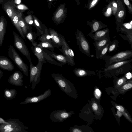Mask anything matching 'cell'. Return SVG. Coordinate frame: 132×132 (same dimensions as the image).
Wrapping results in <instances>:
<instances>
[{"instance_id": "1", "label": "cell", "mask_w": 132, "mask_h": 132, "mask_svg": "<svg viewBox=\"0 0 132 132\" xmlns=\"http://www.w3.org/2000/svg\"><path fill=\"white\" fill-rule=\"evenodd\" d=\"M51 76L62 91L70 97H75V89L69 80L58 73L52 74Z\"/></svg>"}, {"instance_id": "2", "label": "cell", "mask_w": 132, "mask_h": 132, "mask_svg": "<svg viewBox=\"0 0 132 132\" xmlns=\"http://www.w3.org/2000/svg\"><path fill=\"white\" fill-rule=\"evenodd\" d=\"M132 59L119 62L109 65L104 69L105 71L108 72L120 73L127 72L132 68Z\"/></svg>"}, {"instance_id": "3", "label": "cell", "mask_w": 132, "mask_h": 132, "mask_svg": "<svg viewBox=\"0 0 132 132\" xmlns=\"http://www.w3.org/2000/svg\"><path fill=\"white\" fill-rule=\"evenodd\" d=\"M8 54L9 57L20 70L23 72L24 75L28 76L29 69L28 66L24 62L14 47L12 45H10L9 47Z\"/></svg>"}, {"instance_id": "4", "label": "cell", "mask_w": 132, "mask_h": 132, "mask_svg": "<svg viewBox=\"0 0 132 132\" xmlns=\"http://www.w3.org/2000/svg\"><path fill=\"white\" fill-rule=\"evenodd\" d=\"M43 63L38 61L36 66L32 63L30 64L29 86L32 83L31 89L34 90L36 85L40 81L41 73Z\"/></svg>"}, {"instance_id": "5", "label": "cell", "mask_w": 132, "mask_h": 132, "mask_svg": "<svg viewBox=\"0 0 132 132\" xmlns=\"http://www.w3.org/2000/svg\"><path fill=\"white\" fill-rule=\"evenodd\" d=\"M132 57V51L126 50L118 53L111 56L107 55L104 59L106 61L105 68L114 63L127 60Z\"/></svg>"}, {"instance_id": "6", "label": "cell", "mask_w": 132, "mask_h": 132, "mask_svg": "<svg viewBox=\"0 0 132 132\" xmlns=\"http://www.w3.org/2000/svg\"><path fill=\"white\" fill-rule=\"evenodd\" d=\"M75 35L76 42L80 51L90 57V52L89 44L82 32L77 29Z\"/></svg>"}, {"instance_id": "7", "label": "cell", "mask_w": 132, "mask_h": 132, "mask_svg": "<svg viewBox=\"0 0 132 132\" xmlns=\"http://www.w3.org/2000/svg\"><path fill=\"white\" fill-rule=\"evenodd\" d=\"M14 37V45L22 55L28 60L30 64L32 63L30 54L29 50L23 40L15 32H13Z\"/></svg>"}, {"instance_id": "8", "label": "cell", "mask_w": 132, "mask_h": 132, "mask_svg": "<svg viewBox=\"0 0 132 132\" xmlns=\"http://www.w3.org/2000/svg\"><path fill=\"white\" fill-rule=\"evenodd\" d=\"M62 41V48L59 49L65 57L68 65L73 66L75 65L74 58V53L66 42L64 36L60 34Z\"/></svg>"}, {"instance_id": "9", "label": "cell", "mask_w": 132, "mask_h": 132, "mask_svg": "<svg viewBox=\"0 0 132 132\" xmlns=\"http://www.w3.org/2000/svg\"><path fill=\"white\" fill-rule=\"evenodd\" d=\"M73 114L72 111H67L65 109H60L52 111L50 116L53 122H62L69 118Z\"/></svg>"}, {"instance_id": "10", "label": "cell", "mask_w": 132, "mask_h": 132, "mask_svg": "<svg viewBox=\"0 0 132 132\" xmlns=\"http://www.w3.org/2000/svg\"><path fill=\"white\" fill-rule=\"evenodd\" d=\"M51 94V90L49 88L43 94L38 96L27 97L25 99L24 101L21 103L20 104H24L39 102L50 96Z\"/></svg>"}, {"instance_id": "11", "label": "cell", "mask_w": 132, "mask_h": 132, "mask_svg": "<svg viewBox=\"0 0 132 132\" xmlns=\"http://www.w3.org/2000/svg\"><path fill=\"white\" fill-rule=\"evenodd\" d=\"M2 7L10 19L17 10L14 0H4Z\"/></svg>"}, {"instance_id": "12", "label": "cell", "mask_w": 132, "mask_h": 132, "mask_svg": "<svg viewBox=\"0 0 132 132\" xmlns=\"http://www.w3.org/2000/svg\"><path fill=\"white\" fill-rule=\"evenodd\" d=\"M23 75L21 72L16 71L13 72L9 78V82L11 84L17 86L23 85Z\"/></svg>"}, {"instance_id": "13", "label": "cell", "mask_w": 132, "mask_h": 132, "mask_svg": "<svg viewBox=\"0 0 132 132\" xmlns=\"http://www.w3.org/2000/svg\"><path fill=\"white\" fill-rule=\"evenodd\" d=\"M110 30L108 28L101 30H99L93 33H88L87 36H89L94 42H97L104 38L110 37Z\"/></svg>"}, {"instance_id": "14", "label": "cell", "mask_w": 132, "mask_h": 132, "mask_svg": "<svg viewBox=\"0 0 132 132\" xmlns=\"http://www.w3.org/2000/svg\"><path fill=\"white\" fill-rule=\"evenodd\" d=\"M22 14V12L17 9L12 17L10 19L12 23L16 28L21 36L25 40H26L25 36L18 24L19 18Z\"/></svg>"}, {"instance_id": "15", "label": "cell", "mask_w": 132, "mask_h": 132, "mask_svg": "<svg viewBox=\"0 0 132 132\" xmlns=\"http://www.w3.org/2000/svg\"><path fill=\"white\" fill-rule=\"evenodd\" d=\"M48 32L51 36L52 42L53 45L58 48L62 46V41L60 34L53 29L50 28Z\"/></svg>"}, {"instance_id": "16", "label": "cell", "mask_w": 132, "mask_h": 132, "mask_svg": "<svg viewBox=\"0 0 132 132\" xmlns=\"http://www.w3.org/2000/svg\"><path fill=\"white\" fill-rule=\"evenodd\" d=\"M65 4L61 5L54 14L53 20L57 24L60 23L65 16Z\"/></svg>"}, {"instance_id": "17", "label": "cell", "mask_w": 132, "mask_h": 132, "mask_svg": "<svg viewBox=\"0 0 132 132\" xmlns=\"http://www.w3.org/2000/svg\"><path fill=\"white\" fill-rule=\"evenodd\" d=\"M0 68L2 69L9 71L13 70L15 68L10 59L3 56H0Z\"/></svg>"}, {"instance_id": "18", "label": "cell", "mask_w": 132, "mask_h": 132, "mask_svg": "<svg viewBox=\"0 0 132 132\" xmlns=\"http://www.w3.org/2000/svg\"><path fill=\"white\" fill-rule=\"evenodd\" d=\"M111 41L110 37H109L105 38L98 41L95 42L93 43L95 48L96 56V58L98 59L101 51Z\"/></svg>"}, {"instance_id": "19", "label": "cell", "mask_w": 132, "mask_h": 132, "mask_svg": "<svg viewBox=\"0 0 132 132\" xmlns=\"http://www.w3.org/2000/svg\"><path fill=\"white\" fill-rule=\"evenodd\" d=\"M7 22L3 16L0 17V47L2 45L6 33Z\"/></svg>"}, {"instance_id": "20", "label": "cell", "mask_w": 132, "mask_h": 132, "mask_svg": "<svg viewBox=\"0 0 132 132\" xmlns=\"http://www.w3.org/2000/svg\"><path fill=\"white\" fill-rule=\"evenodd\" d=\"M43 50L52 58L54 59L62 65L67 63L65 57L62 54H56L53 51H49L46 48H43Z\"/></svg>"}, {"instance_id": "21", "label": "cell", "mask_w": 132, "mask_h": 132, "mask_svg": "<svg viewBox=\"0 0 132 132\" xmlns=\"http://www.w3.org/2000/svg\"><path fill=\"white\" fill-rule=\"evenodd\" d=\"M31 28L29 27V28L27 32L25 35L27 38L31 43L33 46H36L37 44V43L35 41L36 38V35L35 33H33L31 30Z\"/></svg>"}, {"instance_id": "22", "label": "cell", "mask_w": 132, "mask_h": 132, "mask_svg": "<svg viewBox=\"0 0 132 132\" xmlns=\"http://www.w3.org/2000/svg\"><path fill=\"white\" fill-rule=\"evenodd\" d=\"M16 94L17 91L14 89H9L6 88L4 90V97L8 100H12L14 98Z\"/></svg>"}, {"instance_id": "23", "label": "cell", "mask_w": 132, "mask_h": 132, "mask_svg": "<svg viewBox=\"0 0 132 132\" xmlns=\"http://www.w3.org/2000/svg\"><path fill=\"white\" fill-rule=\"evenodd\" d=\"M18 24L25 36L30 26L25 21L22 17V15L19 18Z\"/></svg>"}, {"instance_id": "24", "label": "cell", "mask_w": 132, "mask_h": 132, "mask_svg": "<svg viewBox=\"0 0 132 132\" xmlns=\"http://www.w3.org/2000/svg\"><path fill=\"white\" fill-rule=\"evenodd\" d=\"M19 124L16 123V121H13L12 123L8 124H1L0 125V132H2L4 130L12 127H17L20 126H24V125L19 126Z\"/></svg>"}, {"instance_id": "25", "label": "cell", "mask_w": 132, "mask_h": 132, "mask_svg": "<svg viewBox=\"0 0 132 132\" xmlns=\"http://www.w3.org/2000/svg\"><path fill=\"white\" fill-rule=\"evenodd\" d=\"M43 33L39 37L38 40L41 42H47L52 43L51 36L49 34L46 28L45 29Z\"/></svg>"}, {"instance_id": "26", "label": "cell", "mask_w": 132, "mask_h": 132, "mask_svg": "<svg viewBox=\"0 0 132 132\" xmlns=\"http://www.w3.org/2000/svg\"><path fill=\"white\" fill-rule=\"evenodd\" d=\"M119 43L118 40L116 39H115L112 41L111 40L109 44L108 52L110 53L116 51L119 47Z\"/></svg>"}, {"instance_id": "27", "label": "cell", "mask_w": 132, "mask_h": 132, "mask_svg": "<svg viewBox=\"0 0 132 132\" xmlns=\"http://www.w3.org/2000/svg\"><path fill=\"white\" fill-rule=\"evenodd\" d=\"M37 45L43 48H47L53 51H54V48L55 47L52 43L47 42H41L37 44Z\"/></svg>"}, {"instance_id": "28", "label": "cell", "mask_w": 132, "mask_h": 132, "mask_svg": "<svg viewBox=\"0 0 132 132\" xmlns=\"http://www.w3.org/2000/svg\"><path fill=\"white\" fill-rule=\"evenodd\" d=\"M75 74L78 77H83L88 75L90 71L85 69L80 68H75L73 70Z\"/></svg>"}, {"instance_id": "29", "label": "cell", "mask_w": 132, "mask_h": 132, "mask_svg": "<svg viewBox=\"0 0 132 132\" xmlns=\"http://www.w3.org/2000/svg\"><path fill=\"white\" fill-rule=\"evenodd\" d=\"M106 27L100 24L98 22L95 21L92 24V29L90 33H93L94 32H95L100 29Z\"/></svg>"}, {"instance_id": "30", "label": "cell", "mask_w": 132, "mask_h": 132, "mask_svg": "<svg viewBox=\"0 0 132 132\" xmlns=\"http://www.w3.org/2000/svg\"><path fill=\"white\" fill-rule=\"evenodd\" d=\"M111 40L102 49L100 52L98 59H104L107 56L109 43Z\"/></svg>"}, {"instance_id": "31", "label": "cell", "mask_w": 132, "mask_h": 132, "mask_svg": "<svg viewBox=\"0 0 132 132\" xmlns=\"http://www.w3.org/2000/svg\"><path fill=\"white\" fill-rule=\"evenodd\" d=\"M24 20L28 25H32L33 23V21L31 15H29L25 18Z\"/></svg>"}, {"instance_id": "32", "label": "cell", "mask_w": 132, "mask_h": 132, "mask_svg": "<svg viewBox=\"0 0 132 132\" xmlns=\"http://www.w3.org/2000/svg\"><path fill=\"white\" fill-rule=\"evenodd\" d=\"M112 7L111 4H110L104 13L105 16L106 17L110 16L112 12Z\"/></svg>"}, {"instance_id": "33", "label": "cell", "mask_w": 132, "mask_h": 132, "mask_svg": "<svg viewBox=\"0 0 132 132\" xmlns=\"http://www.w3.org/2000/svg\"><path fill=\"white\" fill-rule=\"evenodd\" d=\"M125 4L127 6L129 10L132 12V6L128 0H123Z\"/></svg>"}, {"instance_id": "34", "label": "cell", "mask_w": 132, "mask_h": 132, "mask_svg": "<svg viewBox=\"0 0 132 132\" xmlns=\"http://www.w3.org/2000/svg\"><path fill=\"white\" fill-rule=\"evenodd\" d=\"M16 8H17L18 10L22 12V10H24L28 9V8L26 6L22 4H20L16 6Z\"/></svg>"}, {"instance_id": "35", "label": "cell", "mask_w": 132, "mask_h": 132, "mask_svg": "<svg viewBox=\"0 0 132 132\" xmlns=\"http://www.w3.org/2000/svg\"><path fill=\"white\" fill-rule=\"evenodd\" d=\"M112 4V10L113 11V14L114 15L117 10V5L116 3L115 2H113Z\"/></svg>"}, {"instance_id": "36", "label": "cell", "mask_w": 132, "mask_h": 132, "mask_svg": "<svg viewBox=\"0 0 132 132\" xmlns=\"http://www.w3.org/2000/svg\"><path fill=\"white\" fill-rule=\"evenodd\" d=\"M99 0H92L90 3L89 5V9L94 7L97 3Z\"/></svg>"}, {"instance_id": "37", "label": "cell", "mask_w": 132, "mask_h": 132, "mask_svg": "<svg viewBox=\"0 0 132 132\" xmlns=\"http://www.w3.org/2000/svg\"><path fill=\"white\" fill-rule=\"evenodd\" d=\"M126 80V79L125 77H123L118 80L117 83L118 85H120L124 83Z\"/></svg>"}, {"instance_id": "38", "label": "cell", "mask_w": 132, "mask_h": 132, "mask_svg": "<svg viewBox=\"0 0 132 132\" xmlns=\"http://www.w3.org/2000/svg\"><path fill=\"white\" fill-rule=\"evenodd\" d=\"M132 87V84L128 83L124 85L123 86V88L125 90H127L131 88Z\"/></svg>"}, {"instance_id": "39", "label": "cell", "mask_w": 132, "mask_h": 132, "mask_svg": "<svg viewBox=\"0 0 132 132\" xmlns=\"http://www.w3.org/2000/svg\"><path fill=\"white\" fill-rule=\"evenodd\" d=\"M13 121H10L7 122L5 121L2 118L0 117V124L4 123L8 124L12 123Z\"/></svg>"}, {"instance_id": "40", "label": "cell", "mask_w": 132, "mask_h": 132, "mask_svg": "<svg viewBox=\"0 0 132 132\" xmlns=\"http://www.w3.org/2000/svg\"><path fill=\"white\" fill-rule=\"evenodd\" d=\"M130 23H127L124 24L123 25L127 29L131 30L132 29V26Z\"/></svg>"}, {"instance_id": "41", "label": "cell", "mask_w": 132, "mask_h": 132, "mask_svg": "<svg viewBox=\"0 0 132 132\" xmlns=\"http://www.w3.org/2000/svg\"><path fill=\"white\" fill-rule=\"evenodd\" d=\"M95 94L97 97H100L101 95V92L98 89H96L95 91Z\"/></svg>"}, {"instance_id": "42", "label": "cell", "mask_w": 132, "mask_h": 132, "mask_svg": "<svg viewBox=\"0 0 132 132\" xmlns=\"http://www.w3.org/2000/svg\"><path fill=\"white\" fill-rule=\"evenodd\" d=\"M118 110L121 112H123L124 111V109L122 106L120 105H117L116 106Z\"/></svg>"}, {"instance_id": "43", "label": "cell", "mask_w": 132, "mask_h": 132, "mask_svg": "<svg viewBox=\"0 0 132 132\" xmlns=\"http://www.w3.org/2000/svg\"><path fill=\"white\" fill-rule=\"evenodd\" d=\"M126 77L128 79H129L132 78V74L130 72L127 73L125 75Z\"/></svg>"}, {"instance_id": "44", "label": "cell", "mask_w": 132, "mask_h": 132, "mask_svg": "<svg viewBox=\"0 0 132 132\" xmlns=\"http://www.w3.org/2000/svg\"><path fill=\"white\" fill-rule=\"evenodd\" d=\"M124 12L122 10L119 12L118 14V16L120 18H122L124 15Z\"/></svg>"}, {"instance_id": "45", "label": "cell", "mask_w": 132, "mask_h": 132, "mask_svg": "<svg viewBox=\"0 0 132 132\" xmlns=\"http://www.w3.org/2000/svg\"><path fill=\"white\" fill-rule=\"evenodd\" d=\"M92 107L93 110L95 111L97 110L98 109V106L95 103H94L92 105Z\"/></svg>"}, {"instance_id": "46", "label": "cell", "mask_w": 132, "mask_h": 132, "mask_svg": "<svg viewBox=\"0 0 132 132\" xmlns=\"http://www.w3.org/2000/svg\"><path fill=\"white\" fill-rule=\"evenodd\" d=\"M121 112L119 111L118 110L117 111V114L118 116L119 117H121L122 115V113Z\"/></svg>"}, {"instance_id": "47", "label": "cell", "mask_w": 132, "mask_h": 132, "mask_svg": "<svg viewBox=\"0 0 132 132\" xmlns=\"http://www.w3.org/2000/svg\"><path fill=\"white\" fill-rule=\"evenodd\" d=\"M14 2L15 4H19L21 2V0H15Z\"/></svg>"}, {"instance_id": "48", "label": "cell", "mask_w": 132, "mask_h": 132, "mask_svg": "<svg viewBox=\"0 0 132 132\" xmlns=\"http://www.w3.org/2000/svg\"><path fill=\"white\" fill-rule=\"evenodd\" d=\"M3 72L0 70V79L3 76Z\"/></svg>"}, {"instance_id": "49", "label": "cell", "mask_w": 132, "mask_h": 132, "mask_svg": "<svg viewBox=\"0 0 132 132\" xmlns=\"http://www.w3.org/2000/svg\"><path fill=\"white\" fill-rule=\"evenodd\" d=\"M4 0H0V5H2L3 3Z\"/></svg>"}, {"instance_id": "50", "label": "cell", "mask_w": 132, "mask_h": 132, "mask_svg": "<svg viewBox=\"0 0 132 132\" xmlns=\"http://www.w3.org/2000/svg\"><path fill=\"white\" fill-rule=\"evenodd\" d=\"M49 0V1H51V0Z\"/></svg>"}, {"instance_id": "51", "label": "cell", "mask_w": 132, "mask_h": 132, "mask_svg": "<svg viewBox=\"0 0 132 132\" xmlns=\"http://www.w3.org/2000/svg\"></svg>"}]
</instances>
